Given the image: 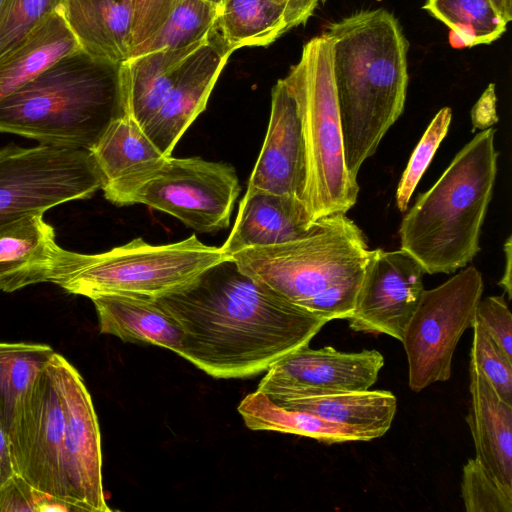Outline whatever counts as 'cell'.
<instances>
[{"label":"cell","mask_w":512,"mask_h":512,"mask_svg":"<svg viewBox=\"0 0 512 512\" xmlns=\"http://www.w3.org/2000/svg\"><path fill=\"white\" fill-rule=\"evenodd\" d=\"M451 118V108H442L434 116L411 154L396 190V205L401 212L407 210L416 186L447 135Z\"/></svg>","instance_id":"d6a6232c"},{"label":"cell","mask_w":512,"mask_h":512,"mask_svg":"<svg viewBox=\"0 0 512 512\" xmlns=\"http://www.w3.org/2000/svg\"><path fill=\"white\" fill-rule=\"evenodd\" d=\"M89 152L101 174L102 188L139 176L166 158L127 114L115 119Z\"/></svg>","instance_id":"d4e9b609"},{"label":"cell","mask_w":512,"mask_h":512,"mask_svg":"<svg viewBox=\"0 0 512 512\" xmlns=\"http://www.w3.org/2000/svg\"><path fill=\"white\" fill-rule=\"evenodd\" d=\"M483 287L481 273L469 266L441 285L423 291L401 341L412 391L418 393L450 379L455 349L475 323Z\"/></svg>","instance_id":"30bf717a"},{"label":"cell","mask_w":512,"mask_h":512,"mask_svg":"<svg viewBox=\"0 0 512 512\" xmlns=\"http://www.w3.org/2000/svg\"><path fill=\"white\" fill-rule=\"evenodd\" d=\"M52 14L0 57V101L39 76L63 56L81 48L62 12Z\"/></svg>","instance_id":"cb8c5ba5"},{"label":"cell","mask_w":512,"mask_h":512,"mask_svg":"<svg viewBox=\"0 0 512 512\" xmlns=\"http://www.w3.org/2000/svg\"><path fill=\"white\" fill-rule=\"evenodd\" d=\"M62 12L83 50L117 63H124L131 58L130 2L65 0Z\"/></svg>","instance_id":"44dd1931"},{"label":"cell","mask_w":512,"mask_h":512,"mask_svg":"<svg viewBox=\"0 0 512 512\" xmlns=\"http://www.w3.org/2000/svg\"><path fill=\"white\" fill-rule=\"evenodd\" d=\"M4 1H5V0H0V10H1V8H2V5H3Z\"/></svg>","instance_id":"ee69618b"},{"label":"cell","mask_w":512,"mask_h":512,"mask_svg":"<svg viewBox=\"0 0 512 512\" xmlns=\"http://www.w3.org/2000/svg\"><path fill=\"white\" fill-rule=\"evenodd\" d=\"M206 40L131 57L123 63L126 114L142 130L160 109L187 57Z\"/></svg>","instance_id":"603a6c76"},{"label":"cell","mask_w":512,"mask_h":512,"mask_svg":"<svg viewBox=\"0 0 512 512\" xmlns=\"http://www.w3.org/2000/svg\"><path fill=\"white\" fill-rule=\"evenodd\" d=\"M125 114L123 63L79 48L0 101V132L89 151Z\"/></svg>","instance_id":"3957f363"},{"label":"cell","mask_w":512,"mask_h":512,"mask_svg":"<svg viewBox=\"0 0 512 512\" xmlns=\"http://www.w3.org/2000/svg\"><path fill=\"white\" fill-rule=\"evenodd\" d=\"M475 321L504 354L512 359V315L504 296L481 298L476 308Z\"/></svg>","instance_id":"d590c367"},{"label":"cell","mask_w":512,"mask_h":512,"mask_svg":"<svg viewBox=\"0 0 512 512\" xmlns=\"http://www.w3.org/2000/svg\"><path fill=\"white\" fill-rule=\"evenodd\" d=\"M422 8L445 24L466 47L496 41L508 25L490 0H426Z\"/></svg>","instance_id":"f1b7e54d"},{"label":"cell","mask_w":512,"mask_h":512,"mask_svg":"<svg viewBox=\"0 0 512 512\" xmlns=\"http://www.w3.org/2000/svg\"><path fill=\"white\" fill-rule=\"evenodd\" d=\"M490 2L507 23L512 20V0H490Z\"/></svg>","instance_id":"b9f144b4"},{"label":"cell","mask_w":512,"mask_h":512,"mask_svg":"<svg viewBox=\"0 0 512 512\" xmlns=\"http://www.w3.org/2000/svg\"><path fill=\"white\" fill-rule=\"evenodd\" d=\"M91 300L100 333L116 336L126 343L160 346L179 354L182 330L155 299L104 294Z\"/></svg>","instance_id":"ffe728a7"},{"label":"cell","mask_w":512,"mask_h":512,"mask_svg":"<svg viewBox=\"0 0 512 512\" xmlns=\"http://www.w3.org/2000/svg\"><path fill=\"white\" fill-rule=\"evenodd\" d=\"M470 407L466 417L476 458L501 483L512 487V405L469 362Z\"/></svg>","instance_id":"d6986e66"},{"label":"cell","mask_w":512,"mask_h":512,"mask_svg":"<svg viewBox=\"0 0 512 512\" xmlns=\"http://www.w3.org/2000/svg\"><path fill=\"white\" fill-rule=\"evenodd\" d=\"M63 439L64 412L48 363L27 395L9 435L11 459L15 474L35 488L67 501Z\"/></svg>","instance_id":"7c38bea8"},{"label":"cell","mask_w":512,"mask_h":512,"mask_svg":"<svg viewBox=\"0 0 512 512\" xmlns=\"http://www.w3.org/2000/svg\"><path fill=\"white\" fill-rule=\"evenodd\" d=\"M54 353L47 344L0 342V422L8 436L27 395Z\"/></svg>","instance_id":"4316f807"},{"label":"cell","mask_w":512,"mask_h":512,"mask_svg":"<svg viewBox=\"0 0 512 512\" xmlns=\"http://www.w3.org/2000/svg\"><path fill=\"white\" fill-rule=\"evenodd\" d=\"M214 5H217L219 6L220 4H222L225 0H206Z\"/></svg>","instance_id":"7bdbcfd3"},{"label":"cell","mask_w":512,"mask_h":512,"mask_svg":"<svg viewBox=\"0 0 512 512\" xmlns=\"http://www.w3.org/2000/svg\"><path fill=\"white\" fill-rule=\"evenodd\" d=\"M102 188L88 150L39 144L0 150V225L41 213Z\"/></svg>","instance_id":"9c48e42d"},{"label":"cell","mask_w":512,"mask_h":512,"mask_svg":"<svg viewBox=\"0 0 512 512\" xmlns=\"http://www.w3.org/2000/svg\"><path fill=\"white\" fill-rule=\"evenodd\" d=\"M214 26V25H213ZM233 50L214 28L192 52L163 104L143 131L166 157L205 109L213 87Z\"/></svg>","instance_id":"2e32d148"},{"label":"cell","mask_w":512,"mask_h":512,"mask_svg":"<svg viewBox=\"0 0 512 512\" xmlns=\"http://www.w3.org/2000/svg\"><path fill=\"white\" fill-rule=\"evenodd\" d=\"M155 301L182 330L178 355L217 379L266 372L328 323L253 280L232 258Z\"/></svg>","instance_id":"6da1fadb"},{"label":"cell","mask_w":512,"mask_h":512,"mask_svg":"<svg viewBox=\"0 0 512 512\" xmlns=\"http://www.w3.org/2000/svg\"><path fill=\"white\" fill-rule=\"evenodd\" d=\"M64 412L63 468L67 501L78 511L109 512L103 489L101 436L92 398L62 355L49 361Z\"/></svg>","instance_id":"8fae6325"},{"label":"cell","mask_w":512,"mask_h":512,"mask_svg":"<svg viewBox=\"0 0 512 512\" xmlns=\"http://www.w3.org/2000/svg\"><path fill=\"white\" fill-rule=\"evenodd\" d=\"M102 190L117 205L144 204L200 233H214L229 226L240 185L230 164L168 156L155 168Z\"/></svg>","instance_id":"ba28073f"},{"label":"cell","mask_w":512,"mask_h":512,"mask_svg":"<svg viewBox=\"0 0 512 512\" xmlns=\"http://www.w3.org/2000/svg\"><path fill=\"white\" fill-rule=\"evenodd\" d=\"M370 252L363 231L336 213L318 219L301 238L247 248L231 258L253 280L304 308L331 287L362 279Z\"/></svg>","instance_id":"52a82bcc"},{"label":"cell","mask_w":512,"mask_h":512,"mask_svg":"<svg viewBox=\"0 0 512 512\" xmlns=\"http://www.w3.org/2000/svg\"><path fill=\"white\" fill-rule=\"evenodd\" d=\"M383 366L384 357L375 349L341 352L331 346L305 345L272 364L257 390L273 400L366 390L375 384Z\"/></svg>","instance_id":"5bb4252c"},{"label":"cell","mask_w":512,"mask_h":512,"mask_svg":"<svg viewBox=\"0 0 512 512\" xmlns=\"http://www.w3.org/2000/svg\"><path fill=\"white\" fill-rule=\"evenodd\" d=\"M470 361L490 382L503 401L512 405V359H509L475 321Z\"/></svg>","instance_id":"836d02e7"},{"label":"cell","mask_w":512,"mask_h":512,"mask_svg":"<svg viewBox=\"0 0 512 512\" xmlns=\"http://www.w3.org/2000/svg\"><path fill=\"white\" fill-rule=\"evenodd\" d=\"M332 64V41L321 34L304 44L300 60L285 77L301 120L307 163L304 203L313 221L346 214L359 193L357 178L345 164Z\"/></svg>","instance_id":"8992f818"},{"label":"cell","mask_w":512,"mask_h":512,"mask_svg":"<svg viewBox=\"0 0 512 512\" xmlns=\"http://www.w3.org/2000/svg\"><path fill=\"white\" fill-rule=\"evenodd\" d=\"M333 45L345 164L357 178L404 110L409 42L385 8L365 9L330 22L322 33Z\"/></svg>","instance_id":"7a4b0ae2"},{"label":"cell","mask_w":512,"mask_h":512,"mask_svg":"<svg viewBox=\"0 0 512 512\" xmlns=\"http://www.w3.org/2000/svg\"><path fill=\"white\" fill-rule=\"evenodd\" d=\"M504 255H505V268L502 278L499 280L498 285L501 286L504 292L508 295L510 300L512 297V284H511V261H512V237L511 235L504 242Z\"/></svg>","instance_id":"60d3db41"},{"label":"cell","mask_w":512,"mask_h":512,"mask_svg":"<svg viewBox=\"0 0 512 512\" xmlns=\"http://www.w3.org/2000/svg\"><path fill=\"white\" fill-rule=\"evenodd\" d=\"M183 0H131L132 50L150 37Z\"/></svg>","instance_id":"8d00e7d4"},{"label":"cell","mask_w":512,"mask_h":512,"mask_svg":"<svg viewBox=\"0 0 512 512\" xmlns=\"http://www.w3.org/2000/svg\"><path fill=\"white\" fill-rule=\"evenodd\" d=\"M14 474L9 436L0 422V488L5 485Z\"/></svg>","instance_id":"ab89813d"},{"label":"cell","mask_w":512,"mask_h":512,"mask_svg":"<svg viewBox=\"0 0 512 512\" xmlns=\"http://www.w3.org/2000/svg\"><path fill=\"white\" fill-rule=\"evenodd\" d=\"M65 0H5L0 10V57L61 10Z\"/></svg>","instance_id":"4dcf8cb0"},{"label":"cell","mask_w":512,"mask_h":512,"mask_svg":"<svg viewBox=\"0 0 512 512\" xmlns=\"http://www.w3.org/2000/svg\"><path fill=\"white\" fill-rule=\"evenodd\" d=\"M306 180V152L298 106L283 78L272 89L268 128L247 190L289 196L304 203Z\"/></svg>","instance_id":"9a60e30c"},{"label":"cell","mask_w":512,"mask_h":512,"mask_svg":"<svg viewBox=\"0 0 512 512\" xmlns=\"http://www.w3.org/2000/svg\"><path fill=\"white\" fill-rule=\"evenodd\" d=\"M213 28L233 51L267 46L288 31L284 11L273 0H225Z\"/></svg>","instance_id":"83f0119b"},{"label":"cell","mask_w":512,"mask_h":512,"mask_svg":"<svg viewBox=\"0 0 512 512\" xmlns=\"http://www.w3.org/2000/svg\"><path fill=\"white\" fill-rule=\"evenodd\" d=\"M495 129L477 133L404 215L401 249L428 274H451L480 251L479 239L497 174Z\"/></svg>","instance_id":"277c9868"},{"label":"cell","mask_w":512,"mask_h":512,"mask_svg":"<svg viewBox=\"0 0 512 512\" xmlns=\"http://www.w3.org/2000/svg\"><path fill=\"white\" fill-rule=\"evenodd\" d=\"M472 131L491 128L498 122L495 84L490 83L471 109Z\"/></svg>","instance_id":"74e56055"},{"label":"cell","mask_w":512,"mask_h":512,"mask_svg":"<svg viewBox=\"0 0 512 512\" xmlns=\"http://www.w3.org/2000/svg\"><path fill=\"white\" fill-rule=\"evenodd\" d=\"M273 401L282 407L312 413L324 420L357 430L370 440L386 434L397 408V399L392 392L369 389L283 397Z\"/></svg>","instance_id":"7402d4cb"},{"label":"cell","mask_w":512,"mask_h":512,"mask_svg":"<svg viewBox=\"0 0 512 512\" xmlns=\"http://www.w3.org/2000/svg\"><path fill=\"white\" fill-rule=\"evenodd\" d=\"M461 496L467 512H512V487L501 483L476 457L463 466Z\"/></svg>","instance_id":"1f68e13d"},{"label":"cell","mask_w":512,"mask_h":512,"mask_svg":"<svg viewBox=\"0 0 512 512\" xmlns=\"http://www.w3.org/2000/svg\"><path fill=\"white\" fill-rule=\"evenodd\" d=\"M316 221L299 199L247 190L232 231L221 248L231 257L247 248L289 242L307 235Z\"/></svg>","instance_id":"e0dca14e"},{"label":"cell","mask_w":512,"mask_h":512,"mask_svg":"<svg viewBox=\"0 0 512 512\" xmlns=\"http://www.w3.org/2000/svg\"><path fill=\"white\" fill-rule=\"evenodd\" d=\"M43 214L23 215L0 225V290L13 292L49 282L59 249Z\"/></svg>","instance_id":"ac0fdd59"},{"label":"cell","mask_w":512,"mask_h":512,"mask_svg":"<svg viewBox=\"0 0 512 512\" xmlns=\"http://www.w3.org/2000/svg\"><path fill=\"white\" fill-rule=\"evenodd\" d=\"M119 1L130 2L131 3V0H119Z\"/></svg>","instance_id":"f6af8a7d"},{"label":"cell","mask_w":512,"mask_h":512,"mask_svg":"<svg viewBox=\"0 0 512 512\" xmlns=\"http://www.w3.org/2000/svg\"><path fill=\"white\" fill-rule=\"evenodd\" d=\"M421 264L403 249L371 250L356 308L348 323L356 332L386 334L400 342L424 289Z\"/></svg>","instance_id":"4fadbf2b"},{"label":"cell","mask_w":512,"mask_h":512,"mask_svg":"<svg viewBox=\"0 0 512 512\" xmlns=\"http://www.w3.org/2000/svg\"><path fill=\"white\" fill-rule=\"evenodd\" d=\"M12 511H77L68 501L41 491L23 477L14 474L10 480L0 488V512Z\"/></svg>","instance_id":"e575fe53"},{"label":"cell","mask_w":512,"mask_h":512,"mask_svg":"<svg viewBox=\"0 0 512 512\" xmlns=\"http://www.w3.org/2000/svg\"><path fill=\"white\" fill-rule=\"evenodd\" d=\"M229 258L221 247L208 246L195 234L161 245L135 238L98 254L59 247L49 282L90 299L104 294L155 299L189 285L207 269Z\"/></svg>","instance_id":"5b68a950"},{"label":"cell","mask_w":512,"mask_h":512,"mask_svg":"<svg viewBox=\"0 0 512 512\" xmlns=\"http://www.w3.org/2000/svg\"><path fill=\"white\" fill-rule=\"evenodd\" d=\"M217 13L218 6L206 0L181 1L156 31L132 50L131 57L206 40Z\"/></svg>","instance_id":"f546056e"},{"label":"cell","mask_w":512,"mask_h":512,"mask_svg":"<svg viewBox=\"0 0 512 512\" xmlns=\"http://www.w3.org/2000/svg\"><path fill=\"white\" fill-rule=\"evenodd\" d=\"M282 7L288 30L305 24L326 0H273Z\"/></svg>","instance_id":"f35d334b"},{"label":"cell","mask_w":512,"mask_h":512,"mask_svg":"<svg viewBox=\"0 0 512 512\" xmlns=\"http://www.w3.org/2000/svg\"><path fill=\"white\" fill-rule=\"evenodd\" d=\"M247 428L309 437L325 444L371 441L357 430L324 420L312 413L278 405L267 394L256 390L238 405Z\"/></svg>","instance_id":"484cf974"}]
</instances>
